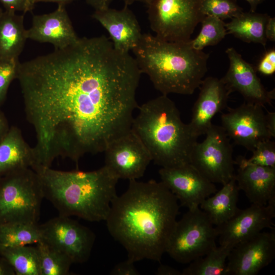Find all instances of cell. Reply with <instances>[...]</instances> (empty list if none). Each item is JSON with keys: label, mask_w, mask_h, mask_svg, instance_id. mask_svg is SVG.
<instances>
[{"label": "cell", "mask_w": 275, "mask_h": 275, "mask_svg": "<svg viewBox=\"0 0 275 275\" xmlns=\"http://www.w3.org/2000/svg\"><path fill=\"white\" fill-rule=\"evenodd\" d=\"M270 17L266 13L243 12L225 23L227 34H232L247 43H259L265 46V28Z\"/></svg>", "instance_id": "24"}, {"label": "cell", "mask_w": 275, "mask_h": 275, "mask_svg": "<svg viewBox=\"0 0 275 275\" xmlns=\"http://www.w3.org/2000/svg\"><path fill=\"white\" fill-rule=\"evenodd\" d=\"M125 6H128L135 2H142L146 4L148 0H122Z\"/></svg>", "instance_id": "44"}, {"label": "cell", "mask_w": 275, "mask_h": 275, "mask_svg": "<svg viewBox=\"0 0 275 275\" xmlns=\"http://www.w3.org/2000/svg\"><path fill=\"white\" fill-rule=\"evenodd\" d=\"M161 181L175 196L180 205L188 209L199 207L202 202L217 190L190 163L161 168Z\"/></svg>", "instance_id": "13"}, {"label": "cell", "mask_w": 275, "mask_h": 275, "mask_svg": "<svg viewBox=\"0 0 275 275\" xmlns=\"http://www.w3.org/2000/svg\"><path fill=\"white\" fill-rule=\"evenodd\" d=\"M0 256L12 267L15 275H40L36 246L0 245Z\"/></svg>", "instance_id": "25"}, {"label": "cell", "mask_w": 275, "mask_h": 275, "mask_svg": "<svg viewBox=\"0 0 275 275\" xmlns=\"http://www.w3.org/2000/svg\"><path fill=\"white\" fill-rule=\"evenodd\" d=\"M19 63V60H0V108L11 83L16 79Z\"/></svg>", "instance_id": "32"}, {"label": "cell", "mask_w": 275, "mask_h": 275, "mask_svg": "<svg viewBox=\"0 0 275 275\" xmlns=\"http://www.w3.org/2000/svg\"><path fill=\"white\" fill-rule=\"evenodd\" d=\"M199 88L188 123L191 133L197 139L206 134L215 115L226 107L231 93L221 79L212 76L204 78Z\"/></svg>", "instance_id": "17"}, {"label": "cell", "mask_w": 275, "mask_h": 275, "mask_svg": "<svg viewBox=\"0 0 275 275\" xmlns=\"http://www.w3.org/2000/svg\"><path fill=\"white\" fill-rule=\"evenodd\" d=\"M266 127L271 138L275 137V113L267 112L265 114Z\"/></svg>", "instance_id": "37"}, {"label": "cell", "mask_w": 275, "mask_h": 275, "mask_svg": "<svg viewBox=\"0 0 275 275\" xmlns=\"http://www.w3.org/2000/svg\"><path fill=\"white\" fill-rule=\"evenodd\" d=\"M44 198L37 173L31 168L0 177V224H37Z\"/></svg>", "instance_id": "6"}, {"label": "cell", "mask_w": 275, "mask_h": 275, "mask_svg": "<svg viewBox=\"0 0 275 275\" xmlns=\"http://www.w3.org/2000/svg\"><path fill=\"white\" fill-rule=\"evenodd\" d=\"M274 217L275 201L265 205L252 204L246 209H240L229 220L215 226L219 244L233 248L265 229L272 228Z\"/></svg>", "instance_id": "14"}, {"label": "cell", "mask_w": 275, "mask_h": 275, "mask_svg": "<svg viewBox=\"0 0 275 275\" xmlns=\"http://www.w3.org/2000/svg\"><path fill=\"white\" fill-rule=\"evenodd\" d=\"M235 178L252 204L265 205L275 201V168L246 165L238 167Z\"/></svg>", "instance_id": "20"}, {"label": "cell", "mask_w": 275, "mask_h": 275, "mask_svg": "<svg viewBox=\"0 0 275 275\" xmlns=\"http://www.w3.org/2000/svg\"><path fill=\"white\" fill-rule=\"evenodd\" d=\"M189 41L169 42L142 34L131 50L141 72L162 95H191L204 79L209 54L193 48Z\"/></svg>", "instance_id": "4"}, {"label": "cell", "mask_w": 275, "mask_h": 275, "mask_svg": "<svg viewBox=\"0 0 275 275\" xmlns=\"http://www.w3.org/2000/svg\"><path fill=\"white\" fill-rule=\"evenodd\" d=\"M35 164L33 148L24 140L21 130L11 126L0 141V177L12 171Z\"/></svg>", "instance_id": "21"}, {"label": "cell", "mask_w": 275, "mask_h": 275, "mask_svg": "<svg viewBox=\"0 0 275 275\" xmlns=\"http://www.w3.org/2000/svg\"><path fill=\"white\" fill-rule=\"evenodd\" d=\"M179 209L177 198L161 181L131 180L127 190L113 200L105 221L109 234L126 251L127 259L160 262Z\"/></svg>", "instance_id": "2"}, {"label": "cell", "mask_w": 275, "mask_h": 275, "mask_svg": "<svg viewBox=\"0 0 275 275\" xmlns=\"http://www.w3.org/2000/svg\"><path fill=\"white\" fill-rule=\"evenodd\" d=\"M42 240L38 224L12 223L0 224V245L18 246L36 244Z\"/></svg>", "instance_id": "27"}, {"label": "cell", "mask_w": 275, "mask_h": 275, "mask_svg": "<svg viewBox=\"0 0 275 275\" xmlns=\"http://www.w3.org/2000/svg\"><path fill=\"white\" fill-rule=\"evenodd\" d=\"M113 0H86L87 3L95 11L102 10L109 7Z\"/></svg>", "instance_id": "38"}, {"label": "cell", "mask_w": 275, "mask_h": 275, "mask_svg": "<svg viewBox=\"0 0 275 275\" xmlns=\"http://www.w3.org/2000/svg\"><path fill=\"white\" fill-rule=\"evenodd\" d=\"M28 2V0H0L5 10L15 12L22 11L23 14L25 13Z\"/></svg>", "instance_id": "35"}, {"label": "cell", "mask_w": 275, "mask_h": 275, "mask_svg": "<svg viewBox=\"0 0 275 275\" xmlns=\"http://www.w3.org/2000/svg\"><path fill=\"white\" fill-rule=\"evenodd\" d=\"M10 127L6 116L0 108V141L7 133Z\"/></svg>", "instance_id": "40"}, {"label": "cell", "mask_w": 275, "mask_h": 275, "mask_svg": "<svg viewBox=\"0 0 275 275\" xmlns=\"http://www.w3.org/2000/svg\"><path fill=\"white\" fill-rule=\"evenodd\" d=\"M29 1H30V0H28L27 7H26V10H25V13L28 12V6H29Z\"/></svg>", "instance_id": "45"}, {"label": "cell", "mask_w": 275, "mask_h": 275, "mask_svg": "<svg viewBox=\"0 0 275 275\" xmlns=\"http://www.w3.org/2000/svg\"><path fill=\"white\" fill-rule=\"evenodd\" d=\"M141 74L134 57L116 49L104 35L79 38L57 50L50 105L86 154L104 152L131 129Z\"/></svg>", "instance_id": "1"}, {"label": "cell", "mask_w": 275, "mask_h": 275, "mask_svg": "<svg viewBox=\"0 0 275 275\" xmlns=\"http://www.w3.org/2000/svg\"><path fill=\"white\" fill-rule=\"evenodd\" d=\"M229 67L221 78L231 93L239 92L246 102L264 107L274 99V89L267 91L262 84L253 65L245 61L233 47L226 50Z\"/></svg>", "instance_id": "16"}, {"label": "cell", "mask_w": 275, "mask_h": 275, "mask_svg": "<svg viewBox=\"0 0 275 275\" xmlns=\"http://www.w3.org/2000/svg\"><path fill=\"white\" fill-rule=\"evenodd\" d=\"M27 39L23 15L3 11L0 14V60H19Z\"/></svg>", "instance_id": "22"}, {"label": "cell", "mask_w": 275, "mask_h": 275, "mask_svg": "<svg viewBox=\"0 0 275 275\" xmlns=\"http://www.w3.org/2000/svg\"><path fill=\"white\" fill-rule=\"evenodd\" d=\"M26 36L28 39L37 42L51 44L55 49L65 48L79 38L65 6L61 5L51 13L33 15Z\"/></svg>", "instance_id": "18"}, {"label": "cell", "mask_w": 275, "mask_h": 275, "mask_svg": "<svg viewBox=\"0 0 275 275\" xmlns=\"http://www.w3.org/2000/svg\"><path fill=\"white\" fill-rule=\"evenodd\" d=\"M138 108L131 128L147 149L152 161L161 168L189 163L197 139L182 121L174 101L162 94Z\"/></svg>", "instance_id": "5"}, {"label": "cell", "mask_w": 275, "mask_h": 275, "mask_svg": "<svg viewBox=\"0 0 275 275\" xmlns=\"http://www.w3.org/2000/svg\"><path fill=\"white\" fill-rule=\"evenodd\" d=\"M158 275H182V272L167 265L160 264L157 269Z\"/></svg>", "instance_id": "39"}, {"label": "cell", "mask_w": 275, "mask_h": 275, "mask_svg": "<svg viewBox=\"0 0 275 275\" xmlns=\"http://www.w3.org/2000/svg\"><path fill=\"white\" fill-rule=\"evenodd\" d=\"M250 6L251 12H256V10L259 5L261 4L264 0H245Z\"/></svg>", "instance_id": "43"}, {"label": "cell", "mask_w": 275, "mask_h": 275, "mask_svg": "<svg viewBox=\"0 0 275 275\" xmlns=\"http://www.w3.org/2000/svg\"><path fill=\"white\" fill-rule=\"evenodd\" d=\"M239 190L234 176L220 190L204 200L199 207L215 226L221 225L240 209L237 207Z\"/></svg>", "instance_id": "23"}, {"label": "cell", "mask_w": 275, "mask_h": 275, "mask_svg": "<svg viewBox=\"0 0 275 275\" xmlns=\"http://www.w3.org/2000/svg\"><path fill=\"white\" fill-rule=\"evenodd\" d=\"M202 0H148L145 4L151 30L169 42H187L205 17Z\"/></svg>", "instance_id": "7"}, {"label": "cell", "mask_w": 275, "mask_h": 275, "mask_svg": "<svg viewBox=\"0 0 275 275\" xmlns=\"http://www.w3.org/2000/svg\"><path fill=\"white\" fill-rule=\"evenodd\" d=\"M39 227L42 240L67 256L73 263L88 260L95 239L88 228L69 216L61 215Z\"/></svg>", "instance_id": "10"}, {"label": "cell", "mask_w": 275, "mask_h": 275, "mask_svg": "<svg viewBox=\"0 0 275 275\" xmlns=\"http://www.w3.org/2000/svg\"><path fill=\"white\" fill-rule=\"evenodd\" d=\"M0 275H15V272L8 262L0 256Z\"/></svg>", "instance_id": "41"}, {"label": "cell", "mask_w": 275, "mask_h": 275, "mask_svg": "<svg viewBox=\"0 0 275 275\" xmlns=\"http://www.w3.org/2000/svg\"><path fill=\"white\" fill-rule=\"evenodd\" d=\"M3 11L2 10V9L0 8V14L2 13V12H3Z\"/></svg>", "instance_id": "46"}, {"label": "cell", "mask_w": 275, "mask_h": 275, "mask_svg": "<svg viewBox=\"0 0 275 275\" xmlns=\"http://www.w3.org/2000/svg\"><path fill=\"white\" fill-rule=\"evenodd\" d=\"M92 17L106 30L114 47L120 51L129 52L142 36L136 17L127 6L120 10L109 7L95 11Z\"/></svg>", "instance_id": "19"}, {"label": "cell", "mask_w": 275, "mask_h": 275, "mask_svg": "<svg viewBox=\"0 0 275 275\" xmlns=\"http://www.w3.org/2000/svg\"><path fill=\"white\" fill-rule=\"evenodd\" d=\"M105 164L119 179L137 180L152 161L142 141L131 128L105 148Z\"/></svg>", "instance_id": "11"}, {"label": "cell", "mask_w": 275, "mask_h": 275, "mask_svg": "<svg viewBox=\"0 0 275 275\" xmlns=\"http://www.w3.org/2000/svg\"><path fill=\"white\" fill-rule=\"evenodd\" d=\"M202 27L198 35L189 42L191 47L197 50L208 46L218 44L227 34L224 20L217 17L206 15L201 22Z\"/></svg>", "instance_id": "29"}, {"label": "cell", "mask_w": 275, "mask_h": 275, "mask_svg": "<svg viewBox=\"0 0 275 275\" xmlns=\"http://www.w3.org/2000/svg\"><path fill=\"white\" fill-rule=\"evenodd\" d=\"M249 158L240 156L234 160L238 167L246 165H255L275 168V142L267 140L259 143L252 151Z\"/></svg>", "instance_id": "30"}, {"label": "cell", "mask_w": 275, "mask_h": 275, "mask_svg": "<svg viewBox=\"0 0 275 275\" xmlns=\"http://www.w3.org/2000/svg\"><path fill=\"white\" fill-rule=\"evenodd\" d=\"M38 175L44 198L59 215L89 222L105 221L119 180L105 166L93 171H63L50 167L32 169Z\"/></svg>", "instance_id": "3"}, {"label": "cell", "mask_w": 275, "mask_h": 275, "mask_svg": "<svg viewBox=\"0 0 275 275\" xmlns=\"http://www.w3.org/2000/svg\"><path fill=\"white\" fill-rule=\"evenodd\" d=\"M217 237L215 226L200 207L188 209L177 221L166 253L178 263H189L217 246Z\"/></svg>", "instance_id": "8"}, {"label": "cell", "mask_w": 275, "mask_h": 275, "mask_svg": "<svg viewBox=\"0 0 275 275\" xmlns=\"http://www.w3.org/2000/svg\"><path fill=\"white\" fill-rule=\"evenodd\" d=\"M262 106L245 102L221 115V126L234 143L252 151L261 142L271 139Z\"/></svg>", "instance_id": "12"}, {"label": "cell", "mask_w": 275, "mask_h": 275, "mask_svg": "<svg viewBox=\"0 0 275 275\" xmlns=\"http://www.w3.org/2000/svg\"><path fill=\"white\" fill-rule=\"evenodd\" d=\"M205 135L195 145L189 163L211 182L224 185L235 176L230 139L221 126L213 124Z\"/></svg>", "instance_id": "9"}, {"label": "cell", "mask_w": 275, "mask_h": 275, "mask_svg": "<svg viewBox=\"0 0 275 275\" xmlns=\"http://www.w3.org/2000/svg\"><path fill=\"white\" fill-rule=\"evenodd\" d=\"M201 8L204 15L223 20L232 19L243 12L237 0H202Z\"/></svg>", "instance_id": "31"}, {"label": "cell", "mask_w": 275, "mask_h": 275, "mask_svg": "<svg viewBox=\"0 0 275 275\" xmlns=\"http://www.w3.org/2000/svg\"><path fill=\"white\" fill-rule=\"evenodd\" d=\"M75 0H30L29 6H28V11H31L34 7V5L36 3L39 2H51L57 3L58 5H64L65 6L67 4H70Z\"/></svg>", "instance_id": "42"}, {"label": "cell", "mask_w": 275, "mask_h": 275, "mask_svg": "<svg viewBox=\"0 0 275 275\" xmlns=\"http://www.w3.org/2000/svg\"><path fill=\"white\" fill-rule=\"evenodd\" d=\"M265 35L267 40L274 42L275 41V18L270 17L267 20L265 28Z\"/></svg>", "instance_id": "36"}, {"label": "cell", "mask_w": 275, "mask_h": 275, "mask_svg": "<svg viewBox=\"0 0 275 275\" xmlns=\"http://www.w3.org/2000/svg\"><path fill=\"white\" fill-rule=\"evenodd\" d=\"M257 70L264 75L270 76L275 72V49L269 50L260 60Z\"/></svg>", "instance_id": "33"}, {"label": "cell", "mask_w": 275, "mask_h": 275, "mask_svg": "<svg viewBox=\"0 0 275 275\" xmlns=\"http://www.w3.org/2000/svg\"><path fill=\"white\" fill-rule=\"evenodd\" d=\"M134 262L127 259L116 264L111 270L112 275H139L140 272L134 265Z\"/></svg>", "instance_id": "34"}, {"label": "cell", "mask_w": 275, "mask_h": 275, "mask_svg": "<svg viewBox=\"0 0 275 275\" xmlns=\"http://www.w3.org/2000/svg\"><path fill=\"white\" fill-rule=\"evenodd\" d=\"M275 257V229L235 245L227 258V275H256Z\"/></svg>", "instance_id": "15"}, {"label": "cell", "mask_w": 275, "mask_h": 275, "mask_svg": "<svg viewBox=\"0 0 275 275\" xmlns=\"http://www.w3.org/2000/svg\"><path fill=\"white\" fill-rule=\"evenodd\" d=\"M233 248L216 246L204 256L189 263L182 275H227L226 260Z\"/></svg>", "instance_id": "26"}, {"label": "cell", "mask_w": 275, "mask_h": 275, "mask_svg": "<svg viewBox=\"0 0 275 275\" xmlns=\"http://www.w3.org/2000/svg\"><path fill=\"white\" fill-rule=\"evenodd\" d=\"M40 269V275H67L71 260L66 255L50 246L43 240L36 244Z\"/></svg>", "instance_id": "28"}]
</instances>
